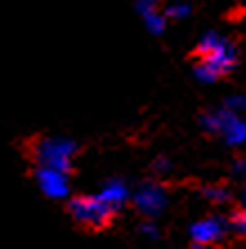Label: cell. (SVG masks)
Here are the masks:
<instances>
[{
	"mask_svg": "<svg viewBox=\"0 0 246 249\" xmlns=\"http://www.w3.org/2000/svg\"><path fill=\"white\" fill-rule=\"evenodd\" d=\"M199 52V63L195 68L197 79L204 83L217 81L222 74H226L230 68L235 65V47L230 41H226L219 34H206L197 45Z\"/></svg>",
	"mask_w": 246,
	"mask_h": 249,
	"instance_id": "cell-1",
	"label": "cell"
},
{
	"mask_svg": "<svg viewBox=\"0 0 246 249\" xmlns=\"http://www.w3.org/2000/svg\"><path fill=\"white\" fill-rule=\"evenodd\" d=\"M76 153V144L65 137H43L34 144V160L38 168H54L67 173Z\"/></svg>",
	"mask_w": 246,
	"mask_h": 249,
	"instance_id": "cell-2",
	"label": "cell"
},
{
	"mask_svg": "<svg viewBox=\"0 0 246 249\" xmlns=\"http://www.w3.org/2000/svg\"><path fill=\"white\" fill-rule=\"evenodd\" d=\"M204 128L208 133H219L226 144L230 146H242L246 144V119H242V115L230 112L226 108L222 110H213L201 119Z\"/></svg>",
	"mask_w": 246,
	"mask_h": 249,
	"instance_id": "cell-3",
	"label": "cell"
},
{
	"mask_svg": "<svg viewBox=\"0 0 246 249\" xmlns=\"http://www.w3.org/2000/svg\"><path fill=\"white\" fill-rule=\"evenodd\" d=\"M69 213L79 225L90 227V229H101L112 220L115 211L98 196H79L69 202Z\"/></svg>",
	"mask_w": 246,
	"mask_h": 249,
	"instance_id": "cell-4",
	"label": "cell"
},
{
	"mask_svg": "<svg viewBox=\"0 0 246 249\" xmlns=\"http://www.w3.org/2000/svg\"><path fill=\"white\" fill-rule=\"evenodd\" d=\"M226 233V222L217 215H208V218H201L190 227V240H193L195 247H211V245H217L219 240Z\"/></svg>",
	"mask_w": 246,
	"mask_h": 249,
	"instance_id": "cell-5",
	"label": "cell"
},
{
	"mask_svg": "<svg viewBox=\"0 0 246 249\" xmlns=\"http://www.w3.org/2000/svg\"><path fill=\"white\" fill-rule=\"evenodd\" d=\"M132 202H134V207H137L143 215L155 218V215H159L161 211L168 207V193L161 184H143L141 189L134 193Z\"/></svg>",
	"mask_w": 246,
	"mask_h": 249,
	"instance_id": "cell-6",
	"label": "cell"
},
{
	"mask_svg": "<svg viewBox=\"0 0 246 249\" xmlns=\"http://www.w3.org/2000/svg\"><path fill=\"white\" fill-rule=\"evenodd\" d=\"M36 182H38L40 191L52 200H63L69 196V180L67 173L63 171H54V168H38L36 171Z\"/></svg>",
	"mask_w": 246,
	"mask_h": 249,
	"instance_id": "cell-7",
	"label": "cell"
},
{
	"mask_svg": "<svg viewBox=\"0 0 246 249\" xmlns=\"http://www.w3.org/2000/svg\"><path fill=\"white\" fill-rule=\"evenodd\" d=\"M97 196L101 197L112 211L121 209L128 200H130V191H128L126 182H121V180H110L108 184H103V189H101Z\"/></svg>",
	"mask_w": 246,
	"mask_h": 249,
	"instance_id": "cell-8",
	"label": "cell"
},
{
	"mask_svg": "<svg viewBox=\"0 0 246 249\" xmlns=\"http://www.w3.org/2000/svg\"><path fill=\"white\" fill-rule=\"evenodd\" d=\"M166 14L164 12H152V14H146L143 16V23H146V27H148V32H152V34H161L164 29H166Z\"/></svg>",
	"mask_w": 246,
	"mask_h": 249,
	"instance_id": "cell-9",
	"label": "cell"
},
{
	"mask_svg": "<svg viewBox=\"0 0 246 249\" xmlns=\"http://www.w3.org/2000/svg\"><path fill=\"white\" fill-rule=\"evenodd\" d=\"M166 18H175V20H179V18H186L190 14V5L188 2H183V0H175V2H170V5L166 7Z\"/></svg>",
	"mask_w": 246,
	"mask_h": 249,
	"instance_id": "cell-10",
	"label": "cell"
},
{
	"mask_svg": "<svg viewBox=\"0 0 246 249\" xmlns=\"http://www.w3.org/2000/svg\"><path fill=\"white\" fill-rule=\"evenodd\" d=\"M204 196L211 200V202H226L229 200V191L224 186H206L204 189Z\"/></svg>",
	"mask_w": 246,
	"mask_h": 249,
	"instance_id": "cell-11",
	"label": "cell"
},
{
	"mask_svg": "<svg viewBox=\"0 0 246 249\" xmlns=\"http://www.w3.org/2000/svg\"><path fill=\"white\" fill-rule=\"evenodd\" d=\"M159 2L161 0H137V7H139V12H141V16H146V14L159 12Z\"/></svg>",
	"mask_w": 246,
	"mask_h": 249,
	"instance_id": "cell-12",
	"label": "cell"
},
{
	"mask_svg": "<svg viewBox=\"0 0 246 249\" xmlns=\"http://www.w3.org/2000/svg\"><path fill=\"white\" fill-rule=\"evenodd\" d=\"M226 110H230V112H237L240 115L242 110H246V99L244 97H230L229 101H226V106H224Z\"/></svg>",
	"mask_w": 246,
	"mask_h": 249,
	"instance_id": "cell-13",
	"label": "cell"
},
{
	"mask_svg": "<svg viewBox=\"0 0 246 249\" xmlns=\"http://www.w3.org/2000/svg\"><path fill=\"white\" fill-rule=\"evenodd\" d=\"M233 227H235V231H240L242 236H246V211H240V213L235 215Z\"/></svg>",
	"mask_w": 246,
	"mask_h": 249,
	"instance_id": "cell-14",
	"label": "cell"
},
{
	"mask_svg": "<svg viewBox=\"0 0 246 249\" xmlns=\"http://www.w3.org/2000/svg\"><path fill=\"white\" fill-rule=\"evenodd\" d=\"M141 233L146 238H157V236H159V229H157L152 222H143V225H141Z\"/></svg>",
	"mask_w": 246,
	"mask_h": 249,
	"instance_id": "cell-15",
	"label": "cell"
},
{
	"mask_svg": "<svg viewBox=\"0 0 246 249\" xmlns=\"http://www.w3.org/2000/svg\"><path fill=\"white\" fill-rule=\"evenodd\" d=\"M233 171H235L237 175H246V160H240V162H235Z\"/></svg>",
	"mask_w": 246,
	"mask_h": 249,
	"instance_id": "cell-16",
	"label": "cell"
},
{
	"mask_svg": "<svg viewBox=\"0 0 246 249\" xmlns=\"http://www.w3.org/2000/svg\"><path fill=\"white\" fill-rule=\"evenodd\" d=\"M155 168H157V171H168V168H170V164H168V160H157Z\"/></svg>",
	"mask_w": 246,
	"mask_h": 249,
	"instance_id": "cell-17",
	"label": "cell"
},
{
	"mask_svg": "<svg viewBox=\"0 0 246 249\" xmlns=\"http://www.w3.org/2000/svg\"><path fill=\"white\" fill-rule=\"evenodd\" d=\"M242 207H244V211H246V189L242 191Z\"/></svg>",
	"mask_w": 246,
	"mask_h": 249,
	"instance_id": "cell-18",
	"label": "cell"
}]
</instances>
